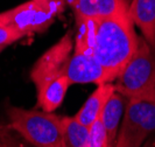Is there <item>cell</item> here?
Listing matches in <instances>:
<instances>
[{
  "label": "cell",
  "mask_w": 155,
  "mask_h": 147,
  "mask_svg": "<svg viewBox=\"0 0 155 147\" xmlns=\"http://www.w3.org/2000/svg\"><path fill=\"white\" fill-rule=\"evenodd\" d=\"M155 131V108L147 115V117L143 119L140 127L138 129L137 133L133 135L132 140L130 142L128 147H140L143 141Z\"/></svg>",
  "instance_id": "cell-15"
},
{
  "label": "cell",
  "mask_w": 155,
  "mask_h": 147,
  "mask_svg": "<svg viewBox=\"0 0 155 147\" xmlns=\"http://www.w3.org/2000/svg\"><path fill=\"white\" fill-rule=\"evenodd\" d=\"M134 26L128 12L96 19L93 55L111 82L116 81L138 48L139 38Z\"/></svg>",
  "instance_id": "cell-1"
},
{
  "label": "cell",
  "mask_w": 155,
  "mask_h": 147,
  "mask_svg": "<svg viewBox=\"0 0 155 147\" xmlns=\"http://www.w3.org/2000/svg\"><path fill=\"white\" fill-rule=\"evenodd\" d=\"M63 147H86L90 127L78 122L76 117H62Z\"/></svg>",
  "instance_id": "cell-13"
},
{
  "label": "cell",
  "mask_w": 155,
  "mask_h": 147,
  "mask_svg": "<svg viewBox=\"0 0 155 147\" xmlns=\"http://www.w3.org/2000/svg\"><path fill=\"white\" fill-rule=\"evenodd\" d=\"M155 108V97L128 98L121 120V129L113 147H128L143 119Z\"/></svg>",
  "instance_id": "cell-7"
},
{
  "label": "cell",
  "mask_w": 155,
  "mask_h": 147,
  "mask_svg": "<svg viewBox=\"0 0 155 147\" xmlns=\"http://www.w3.org/2000/svg\"><path fill=\"white\" fill-rule=\"evenodd\" d=\"M86 147H110L107 132L104 126L101 116H99L90 126L89 140Z\"/></svg>",
  "instance_id": "cell-14"
},
{
  "label": "cell",
  "mask_w": 155,
  "mask_h": 147,
  "mask_svg": "<svg viewBox=\"0 0 155 147\" xmlns=\"http://www.w3.org/2000/svg\"><path fill=\"white\" fill-rule=\"evenodd\" d=\"M114 91V84L112 83H104L98 85L97 89L90 95V97L83 104V106L75 115L78 122L90 127L94 123V120L101 115V111L106 102L109 101L111 95Z\"/></svg>",
  "instance_id": "cell-10"
},
{
  "label": "cell",
  "mask_w": 155,
  "mask_h": 147,
  "mask_svg": "<svg viewBox=\"0 0 155 147\" xmlns=\"http://www.w3.org/2000/svg\"><path fill=\"white\" fill-rule=\"evenodd\" d=\"M26 35L21 32L16 31L9 26H0V49L2 50L5 47L14 43L18 40H21Z\"/></svg>",
  "instance_id": "cell-16"
},
{
  "label": "cell",
  "mask_w": 155,
  "mask_h": 147,
  "mask_svg": "<svg viewBox=\"0 0 155 147\" xmlns=\"http://www.w3.org/2000/svg\"><path fill=\"white\" fill-rule=\"evenodd\" d=\"M125 1H126V2H127V4H128V5H130V4H131V1H132V0H125Z\"/></svg>",
  "instance_id": "cell-19"
},
{
  "label": "cell",
  "mask_w": 155,
  "mask_h": 147,
  "mask_svg": "<svg viewBox=\"0 0 155 147\" xmlns=\"http://www.w3.org/2000/svg\"><path fill=\"white\" fill-rule=\"evenodd\" d=\"M127 102H128L127 97L114 91L111 95V97L106 102L105 106L101 111V116L107 132L110 147H113L116 145L118 134H119L118 129H119L120 120H123Z\"/></svg>",
  "instance_id": "cell-11"
},
{
  "label": "cell",
  "mask_w": 155,
  "mask_h": 147,
  "mask_svg": "<svg viewBox=\"0 0 155 147\" xmlns=\"http://www.w3.org/2000/svg\"><path fill=\"white\" fill-rule=\"evenodd\" d=\"M0 52H1V49H0Z\"/></svg>",
  "instance_id": "cell-21"
},
{
  "label": "cell",
  "mask_w": 155,
  "mask_h": 147,
  "mask_svg": "<svg viewBox=\"0 0 155 147\" xmlns=\"http://www.w3.org/2000/svg\"><path fill=\"white\" fill-rule=\"evenodd\" d=\"M33 1L55 18L62 13L67 5L65 0H33Z\"/></svg>",
  "instance_id": "cell-17"
},
{
  "label": "cell",
  "mask_w": 155,
  "mask_h": 147,
  "mask_svg": "<svg viewBox=\"0 0 155 147\" xmlns=\"http://www.w3.org/2000/svg\"><path fill=\"white\" fill-rule=\"evenodd\" d=\"M54 19L55 16L46 12L33 0H28L16 7L0 13L2 25L13 27L25 35L45 32L54 22Z\"/></svg>",
  "instance_id": "cell-5"
},
{
  "label": "cell",
  "mask_w": 155,
  "mask_h": 147,
  "mask_svg": "<svg viewBox=\"0 0 155 147\" xmlns=\"http://www.w3.org/2000/svg\"><path fill=\"white\" fill-rule=\"evenodd\" d=\"M8 129L9 127L0 126V147H26L9 133Z\"/></svg>",
  "instance_id": "cell-18"
},
{
  "label": "cell",
  "mask_w": 155,
  "mask_h": 147,
  "mask_svg": "<svg viewBox=\"0 0 155 147\" xmlns=\"http://www.w3.org/2000/svg\"><path fill=\"white\" fill-rule=\"evenodd\" d=\"M72 8L76 20H92L128 12L125 0H65Z\"/></svg>",
  "instance_id": "cell-8"
},
{
  "label": "cell",
  "mask_w": 155,
  "mask_h": 147,
  "mask_svg": "<svg viewBox=\"0 0 155 147\" xmlns=\"http://www.w3.org/2000/svg\"><path fill=\"white\" fill-rule=\"evenodd\" d=\"M74 47L75 41L71 33H67L56 45L49 48L40 57L31 71V79L35 84V88L65 76V67Z\"/></svg>",
  "instance_id": "cell-4"
},
{
  "label": "cell",
  "mask_w": 155,
  "mask_h": 147,
  "mask_svg": "<svg viewBox=\"0 0 155 147\" xmlns=\"http://www.w3.org/2000/svg\"><path fill=\"white\" fill-rule=\"evenodd\" d=\"M0 26H2V22H1V20H0Z\"/></svg>",
  "instance_id": "cell-20"
},
{
  "label": "cell",
  "mask_w": 155,
  "mask_h": 147,
  "mask_svg": "<svg viewBox=\"0 0 155 147\" xmlns=\"http://www.w3.org/2000/svg\"><path fill=\"white\" fill-rule=\"evenodd\" d=\"M117 92L127 98L155 97V49L143 38L116 79Z\"/></svg>",
  "instance_id": "cell-3"
},
{
  "label": "cell",
  "mask_w": 155,
  "mask_h": 147,
  "mask_svg": "<svg viewBox=\"0 0 155 147\" xmlns=\"http://www.w3.org/2000/svg\"><path fill=\"white\" fill-rule=\"evenodd\" d=\"M70 85L67 76H63L36 88L38 105L46 112H54L61 106Z\"/></svg>",
  "instance_id": "cell-12"
},
{
  "label": "cell",
  "mask_w": 155,
  "mask_h": 147,
  "mask_svg": "<svg viewBox=\"0 0 155 147\" xmlns=\"http://www.w3.org/2000/svg\"><path fill=\"white\" fill-rule=\"evenodd\" d=\"M7 117L9 129L33 146L63 147L62 117L43 110H26L16 106L7 109Z\"/></svg>",
  "instance_id": "cell-2"
},
{
  "label": "cell",
  "mask_w": 155,
  "mask_h": 147,
  "mask_svg": "<svg viewBox=\"0 0 155 147\" xmlns=\"http://www.w3.org/2000/svg\"><path fill=\"white\" fill-rule=\"evenodd\" d=\"M128 13L142 38L155 49V0H132Z\"/></svg>",
  "instance_id": "cell-9"
},
{
  "label": "cell",
  "mask_w": 155,
  "mask_h": 147,
  "mask_svg": "<svg viewBox=\"0 0 155 147\" xmlns=\"http://www.w3.org/2000/svg\"><path fill=\"white\" fill-rule=\"evenodd\" d=\"M74 49L75 52L70 56L64 72L70 84L94 83L99 85L112 83L110 81L109 74L94 57L93 53L78 48Z\"/></svg>",
  "instance_id": "cell-6"
}]
</instances>
